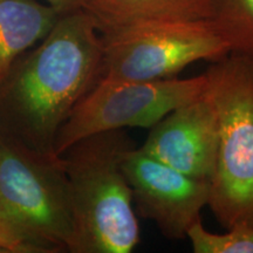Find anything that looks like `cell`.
<instances>
[{
  "instance_id": "cell-5",
  "label": "cell",
  "mask_w": 253,
  "mask_h": 253,
  "mask_svg": "<svg viewBox=\"0 0 253 253\" xmlns=\"http://www.w3.org/2000/svg\"><path fill=\"white\" fill-rule=\"evenodd\" d=\"M102 78L162 81L230 54L212 20L147 21L100 30Z\"/></svg>"
},
{
  "instance_id": "cell-6",
  "label": "cell",
  "mask_w": 253,
  "mask_h": 253,
  "mask_svg": "<svg viewBox=\"0 0 253 253\" xmlns=\"http://www.w3.org/2000/svg\"><path fill=\"white\" fill-rule=\"evenodd\" d=\"M207 86L205 73L162 81L101 78L61 126L54 153L60 156L77 142L101 132L151 128L177 107L203 94Z\"/></svg>"
},
{
  "instance_id": "cell-4",
  "label": "cell",
  "mask_w": 253,
  "mask_h": 253,
  "mask_svg": "<svg viewBox=\"0 0 253 253\" xmlns=\"http://www.w3.org/2000/svg\"><path fill=\"white\" fill-rule=\"evenodd\" d=\"M205 75L218 115L208 207L224 229L253 225V60L230 53L211 62Z\"/></svg>"
},
{
  "instance_id": "cell-2",
  "label": "cell",
  "mask_w": 253,
  "mask_h": 253,
  "mask_svg": "<svg viewBox=\"0 0 253 253\" xmlns=\"http://www.w3.org/2000/svg\"><path fill=\"white\" fill-rule=\"evenodd\" d=\"M126 129L77 142L60 155L67 177L74 242L71 253H130L140 225L123 160L135 148Z\"/></svg>"
},
{
  "instance_id": "cell-12",
  "label": "cell",
  "mask_w": 253,
  "mask_h": 253,
  "mask_svg": "<svg viewBox=\"0 0 253 253\" xmlns=\"http://www.w3.org/2000/svg\"><path fill=\"white\" fill-rule=\"evenodd\" d=\"M226 230L210 232L199 219L190 227L186 238L195 253H253V225L238 224Z\"/></svg>"
},
{
  "instance_id": "cell-7",
  "label": "cell",
  "mask_w": 253,
  "mask_h": 253,
  "mask_svg": "<svg viewBox=\"0 0 253 253\" xmlns=\"http://www.w3.org/2000/svg\"><path fill=\"white\" fill-rule=\"evenodd\" d=\"M136 214L153 221L170 240L186 238L210 201V182L168 167L135 147L123 160Z\"/></svg>"
},
{
  "instance_id": "cell-1",
  "label": "cell",
  "mask_w": 253,
  "mask_h": 253,
  "mask_svg": "<svg viewBox=\"0 0 253 253\" xmlns=\"http://www.w3.org/2000/svg\"><path fill=\"white\" fill-rule=\"evenodd\" d=\"M102 39L87 9L61 14L0 82V130L56 155L58 131L102 78Z\"/></svg>"
},
{
  "instance_id": "cell-9",
  "label": "cell",
  "mask_w": 253,
  "mask_h": 253,
  "mask_svg": "<svg viewBox=\"0 0 253 253\" xmlns=\"http://www.w3.org/2000/svg\"><path fill=\"white\" fill-rule=\"evenodd\" d=\"M59 17L39 0H0V82L48 33Z\"/></svg>"
},
{
  "instance_id": "cell-14",
  "label": "cell",
  "mask_w": 253,
  "mask_h": 253,
  "mask_svg": "<svg viewBox=\"0 0 253 253\" xmlns=\"http://www.w3.org/2000/svg\"><path fill=\"white\" fill-rule=\"evenodd\" d=\"M0 253H6V252H5V250L2 249V246H1V245H0Z\"/></svg>"
},
{
  "instance_id": "cell-3",
  "label": "cell",
  "mask_w": 253,
  "mask_h": 253,
  "mask_svg": "<svg viewBox=\"0 0 253 253\" xmlns=\"http://www.w3.org/2000/svg\"><path fill=\"white\" fill-rule=\"evenodd\" d=\"M67 177L58 155L0 130V245L6 253L71 252Z\"/></svg>"
},
{
  "instance_id": "cell-13",
  "label": "cell",
  "mask_w": 253,
  "mask_h": 253,
  "mask_svg": "<svg viewBox=\"0 0 253 253\" xmlns=\"http://www.w3.org/2000/svg\"><path fill=\"white\" fill-rule=\"evenodd\" d=\"M39 1L48 5L61 15L84 8L88 0H39Z\"/></svg>"
},
{
  "instance_id": "cell-11",
  "label": "cell",
  "mask_w": 253,
  "mask_h": 253,
  "mask_svg": "<svg viewBox=\"0 0 253 253\" xmlns=\"http://www.w3.org/2000/svg\"><path fill=\"white\" fill-rule=\"evenodd\" d=\"M211 20L230 53L253 60V0H217Z\"/></svg>"
},
{
  "instance_id": "cell-10",
  "label": "cell",
  "mask_w": 253,
  "mask_h": 253,
  "mask_svg": "<svg viewBox=\"0 0 253 253\" xmlns=\"http://www.w3.org/2000/svg\"><path fill=\"white\" fill-rule=\"evenodd\" d=\"M217 0H88L100 30L147 21L211 20Z\"/></svg>"
},
{
  "instance_id": "cell-8",
  "label": "cell",
  "mask_w": 253,
  "mask_h": 253,
  "mask_svg": "<svg viewBox=\"0 0 253 253\" xmlns=\"http://www.w3.org/2000/svg\"><path fill=\"white\" fill-rule=\"evenodd\" d=\"M141 149L177 171L210 182L218 150V115L207 90L151 126Z\"/></svg>"
}]
</instances>
